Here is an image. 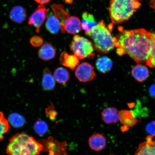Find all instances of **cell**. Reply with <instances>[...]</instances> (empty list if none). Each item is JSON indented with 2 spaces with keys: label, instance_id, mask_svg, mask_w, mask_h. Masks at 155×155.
Returning <instances> with one entry per match:
<instances>
[{
  "label": "cell",
  "instance_id": "9",
  "mask_svg": "<svg viewBox=\"0 0 155 155\" xmlns=\"http://www.w3.org/2000/svg\"><path fill=\"white\" fill-rule=\"evenodd\" d=\"M81 22L78 18L75 16H70L64 24L65 31L70 34L75 35L81 30Z\"/></svg>",
  "mask_w": 155,
  "mask_h": 155
},
{
  "label": "cell",
  "instance_id": "17",
  "mask_svg": "<svg viewBox=\"0 0 155 155\" xmlns=\"http://www.w3.org/2000/svg\"><path fill=\"white\" fill-rule=\"evenodd\" d=\"M9 17L13 22L21 24L24 22L26 18V10L20 6H16L11 10Z\"/></svg>",
  "mask_w": 155,
  "mask_h": 155
},
{
  "label": "cell",
  "instance_id": "12",
  "mask_svg": "<svg viewBox=\"0 0 155 155\" xmlns=\"http://www.w3.org/2000/svg\"><path fill=\"white\" fill-rule=\"evenodd\" d=\"M88 143L90 148L96 151L103 150L105 148L107 144L105 137L100 134L92 135L89 138Z\"/></svg>",
  "mask_w": 155,
  "mask_h": 155
},
{
  "label": "cell",
  "instance_id": "30",
  "mask_svg": "<svg viewBox=\"0 0 155 155\" xmlns=\"http://www.w3.org/2000/svg\"><path fill=\"white\" fill-rule=\"evenodd\" d=\"M150 92L151 95L155 97V84L150 87Z\"/></svg>",
  "mask_w": 155,
  "mask_h": 155
},
{
  "label": "cell",
  "instance_id": "22",
  "mask_svg": "<svg viewBox=\"0 0 155 155\" xmlns=\"http://www.w3.org/2000/svg\"><path fill=\"white\" fill-rule=\"evenodd\" d=\"M119 120L123 124L127 125L130 127L134 125L137 122L132 112L130 111L122 110L119 111Z\"/></svg>",
  "mask_w": 155,
  "mask_h": 155
},
{
  "label": "cell",
  "instance_id": "18",
  "mask_svg": "<svg viewBox=\"0 0 155 155\" xmlns=\"http://www.w3.org/2000/svg\"><path fill=\"white\" fill-rule=\"evenodd\" d=\"M82 17L81 26L83 30L85 31V32L90 31L97 24L93 15L87 12L83 13Z\"/></svg>",
  "mask_w": 155,
  "mask_h": 155
},
{
  "label": "cell",
  "instance_id": "28",
  "mask_svg": "<svg viewBox=\"0 0 155 155\" xmlns=\"http://www.w3.org/2000/svg\"><path fill=\"white\" fill-rule=\"evenodd\" d=\"M147 131L150 135L155 136V121H153L147 125Z\"/></svg>",
  "mask_w": 155,
  "mask_h": 155
},
{
  "label": "cell",
  "instance_id": "10",
  "mask_svg": "<svg viewBox=\"0 0 155 155\" xmlns=\"http://www.w3.org/2000/svg\"><path fill=\"white\" fill-rule=\"evenodd\" d=\"M56 50L53 45L46 42L39 50L38 57L44 61H48L55 57Z\"/></svg>",
  "mask_w": 155,
  "mask_h": 155
},
{
  "label": "cell",
  "instance_id": "3",
  "mask_svg": "<svg viewBox=\"0 0 155 155\" xmlns=\"http://www.w3.org/2000/svg\"><path fill=\"white\" fill-rule=\"evenodd\" d=\"M85 34L92 39L96 50L99 53H108L115 47L116 38L112 35L110 28L106 27L103 20Z\"/></svg>",
  "mask_w": 155,
  "mask_h": 155
},
{
  "label": "cell",
  "instance_id": "7",
  "mask_svg": "<svg viewBox=\"0 0 155 155\" xmlns=\"http://www.w3.org/2000/svg\"><path fill=\"white\" fill-rule=\"evenodd\" d=\"M75 75L79 81L87 82L92 81L95 76V73L92 66L87 62L80 64L77 67Z\"/></svg>",
  "mask_w": 155,
  "mask_h": 155
},
{
  "label": "cell",
  "instance_id": "14",
  "mask_svg": "<svg viewBox=\"0 0 155 155\" xmlns=\"http://www.w3.org/2000/svg\"><path fill=\"white\" fill-rule=\"evenodd\" d=\"M60 61L62 65L73 71L78 65L79 59L74 55H69L64 52L60 56Z\"/></svg>",
  "mask_w": 155,
  "mask_h": 155
},
{
  "label": "cell",
  "instance_id": "16",
  "mask_svg": "<svg viewBox=\"0 0 155 155\" xmlns=\"http://www.w3.org/2000/svg\"><path fill=\"white\" fill-rule=\"evenodd\" d=\"M43 90L46 91L54 90L55 86V80L51 71L47 68L44 69L42 81Z\"/></svg>",
  "mask_w": 155,
  "mask_h": 155
},
{
  "label": "cell",
  "instance_id": "15",
  "mask_svg": "<svg viewBox=\"0 0 155 155\" xmlns=\"http://www.w3.org/2000/svg\"><path fill=\"white\" fill-rule=\"evenodd\" d=\"M131 74L136 80L141 82L148 78L149 71L148 68L145 65L138 64L133 68Z\"/></svg>",
  "mask_w": 155,
  "mask_h": 155
},
{
  "label": "cell",
  "instance_id": "8",
  "mask_svg": "<svg viewBox=\"0 0 155 155\" xmlns=\"http://www.w3.org/2000/svg\"><path fill=\"white\" fill-rule=\"evenodd\" d=\"M154 137L148 135L146 140L140 143L135 152L134 155H155V140Z\"/></svg>",
  "mask_w": 155,
  "mask_h": 155
},
{
  "label": "cell",
  "instance_id": "20",
  "mask_svg": "<svg viewBox=\"0 0 155 155\" xmlns=\"http://www.w3.org/2000/svg\"><path fill=\"white\" fill-rule=\"evenodd\" d=\"M54 79L59 84H64L69 80L70 74L67 69L63 67H59L54 71Z\"/></svg>",
  "mask_w": 155,
  "mask_h": 155
},
{
  "label": "cell",
  "instance_id": "29",
  "mask_svg": "<svg viewBox=\"0 0 155 155\" xmlns=\"http://www.w3.org/2000/svg\"><path fill=\"white\" fill-rule=\"evenodd\" d=\"M37 3L40 4V5H44L48 3L51 0H35Z\"/></svg>",
  "mask_w": 155,
  "mask_h": 155
},
{
  "label": "cell",
  "instance_id": "2",
  "mask_svg": "<svg viewBox=\"0 0 155 155\" xmlns=\"http://www.w3.org/2000/svg\"><path fill=\"white\" fill-rule=\"evenodd\" d=\"M43 145L26 134H17L10 139L6 152L8 155H38Z\"/></svg>",
  "mask_w": 155,
  "mask_h": 155
},
{
  "label": "cell",
  "instance_id": "24",
  "mask_svg": "<svg viewBox=\"0 0 155 155\" xmlns=\"http://www.w3.org/2000/svg\"><path fill=\"white\" fill-rule=\"evenodd\" d=\"M9 129L8 121L5 119L2 112H0V141L3 140V136Z\"/></svg>",
  "mask_w": 155,
  "mask_h": 155
},
{
  "label": "cell",
  "instance_id": "5",
  "mask_svg": "<svg viewBox=\"0 0 155 155\" xmlns=\"http://www.w3.org/2000/svg\"><path fill=\"white\" fill-rule=\"evenodd\" d=\"M70 48L74 55L79 59L94 57V47L92 42L83 37L75 35L70 45Z\"/></svg>",
  "mask_w": 155,
  "mask_h": 155
},
{
  "label": "cell",
  "instance_id": "13",
  "mask_svg": "<svg viewBox=\"0 0 155 155\" xmlns=\"http://www.w3.org/2000/svg\"><path fill=\"white\" fill-rule=\"evenodd\" d=\"M51 8L54 12V15L59 21L61 32L64 33V24L65 20L70 16L69 13L65 10L62 5L53 4Z\"/></svg>",
  "mask_w": 155,
  "mask_h": 155
},
{
  "label": "cell",
  "instance_id": "23",
  "mask_svg": "<svg viewBox=\"0 0 155 155\" xmlns=\"http://www.w3.org/2000/svg\"><path fill=\"white\" fill-rule=\"evenodd\" d=\"M9 121L13 127H18L24 125L25 120L23 116L19 114L14 113L9 116Z\"/></svg>",
  "mask_w": 155,
  "mask_h": 155
},
{
  "label": "cell",
  "instance_id": "25",
  "mask_svg": "<svg viewBox=\"0 0 155 155\" xmlns=\"http://www.w3.org/2000/svg\"><path fill=\"white\" fill-rule=\"evenodd\" d=\"M35 131L40 135H43L48 130V127L45 122L39 121L36 122L34 126Z\"/></svg>",
  "mask_w": 155,
  "mask_h": 155
},
{
  "label": "cell",
  "instance_id": "27",
  "mask_svg": "<svg viewBox=\"0 0 155 155\" xmlns=\"http://www.w3.org/2000/svg\"><path fill=\"white\" fill-rule=\"evenodd\" d=\"M30 43L34 47H39L43 44V38L38 36H34L30 38Z\"/></svg>",
  "mask_w": 155,
  "mask_h": 155
},
{
  "label": "cell",
  "instance_id": "11",
  "mask_svg": "<svg viewBox=\"0 0 155 155\" xmlns=\"http://www.w3.org/2000/svg\"><path fill=\"white\" fill-rule=\"evenodd\" d=\"M101 115L103 120L107 124L116 123L120 121L119 111L115 107L104 108Z\"/></svg>",
  "mask_w": 155,
  "mask_h": 155
},
{
  "label": "cell",
  "instance_id": "6",
  "mask_svg": "<svg viewBox=\"0 0 155 155\" xmlns=\"http://www.w3.org/2000/svg\"><path fill=\"white\" fill-rule=\"evenodd\" d=\"M48 16V11L46 7L43 5H38L29 18L28 25L34 26L36 29V32L38 33L41 27Z\"/></svg>",
  "mask_w": 155,
  "mask_h": 155
},
{
  "label": "cell",
  "instance_id": "19",
  "mask_svg": "<svg viewBox=\"0 0 155 155\" xmlns=\"http://www.w3.org/2000/svg\"><path fill=\"white\" fill-rule=\"evenodd\" d=\"M112 61L106 56L101 57L97 59L96 62L97 68L100 72L105 73L111 70L112 67Z\"/></svg>",
  "mask_w": 155,
  "mask_h": 155
},
{
  "label": "cell",
  "instance_id": "4",
  "mask_svg": "<svg viewBox=\"0 0 155 155\" xmlns=\"http://www.w3.org/2000/svg\"><path fill=\"white\" fill-rule=\"evenodd\" d=\"M140 5L137 0H111L109 10L112 22L118 24L128 20Z\"/></svg>",
  "mask_w": 155,
  "mask_h": 155
},
{
  "label": "cell",
  "instance_id": "21",
  "mask_svg": "<svg viewBox=\"0 0 155 155\" xmlns=\"http://www.w3.org/2000/svg\"><path fill=\"white\" fill-rule=\"evenodd\" d=\"M46 27L48 31L53 34L58 33L61 28L59 21L54 15H50L48 17Z\"/></svg>",
  "mask_w": 155,
  "mask_h": 155
},
{
  "label": "cell",
  "instance_id": "26",
  "mask_svg": "<svg viewBox=\"0 0 155 155\" xmlns=\"http://www.w3.org/2000/svg\"><path fill=\"white\" fill-rule=\"evenodd\" d=\"M154 38L152 50L149 59L146 62V65L151 68L155 67V32L150 31Z\"/></svg>",
  "mask_w": 155,
  "mask_h": 155
},
{
  "label": "cell",
  "instance_id": "1",
  "mask_svg": "<svg viewBox=\"0 0 155 155\" xmlns=\"http://www.w3.org/2000/svg\"><path fill=\"white\" fill-rule=\"evenodd\" d=\"M118 55H128L137 63H146L150 58L154 38L144 29L120 31L116 37Z\"/></svg>",
  "mask_w": 155,
  "mask_h": 155
}]
</instances>
